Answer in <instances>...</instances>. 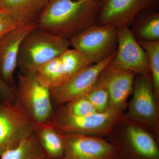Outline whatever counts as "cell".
<instances>
[{"mask_svg":"<svg viewBox=\"0 0 159 159\" xmlns=\"http://www.w3.org/2000/svg\"><path fill=\"white\" fill-rule=\"evenodd\" d=\"M100 2L50 0L37 20V28L68 39L97 24Z\"/></svg>","mask_w":159,"mask_h":159,"instance_id":"cell-1","label":"cell"},{"mask_svg":"<svg viewBox=\"0 0 159 159\" xmlns=\"http://www.w3.org/2000/svg\"><path fill=\"white\" fill-rule=\"evenodd\" d=\"M155 134L123 114L106 139L116 148L119 159H159L158 137Z\"/></svg>","mask_w":159,"mask_h":159,"instance_id":"cell-2","label":"cell"},{"mask_svg":"<svg viewBox=\"0 0 159 159\" xmlns=\"http://www.w3.org/2000/svg\"><path fill=\"white\" fill-rule=\"evenodd\" d=\"M70 41L36 28L21 43L17 57L20 73L37 72L40 68L69 49Z\"/></svg>","mask_w":159,"mask_h":159,"instance_id":"cell-3","label":"cell"},{"mask_svg":"<svg viewBox=\"0 0 159 159\" xmlns=\"http://www.w3.org/2000/svg\"><path fill=\"white\" fill-rule=\"evenodd\" d=\"M123 112L109 109L104 112L78 116L72 115L64 105L55 108L51 124L61 134H75L106 138L121 119Z\"/></svg>","mask_w":159,"mask_h":159,"instance_id":"cell-4","label":"cell"},{"mask_svg":"<svg viewBox=\"0 0 159 159\" xmlns=\"http://www.w3.org/2000/svg\"><path fill=\"white\" fill-rule=\"evenodd\" d=\"M16 89V100L35 123L51 122L55 111L51 89L40 80L36 72L20 73Z\"/></svg>","mask_w":159,"mask_h":159,"instance_id":"cell-5","label":"cell"},{"mask_svg":"<svg viewBox=\"0 0 159 159\" xmlns=\"http://www.w3.org/2000/svg\"><path fill=\"white\" fill-rule=\"evenodd\" d=\"M70 46L92 64L98 63L116 52L118 43L116 27L94 25L74 36Z\"/></svg>","mask_w":159,"mask_h":159,"instance_id":"cell-6","label":"cell"},{"mask_svg":"<svg viewBox=\"0 0 159 159\" xmlns=\"http://www.w3.org/2000/svg\"><path fill=\"white\" fill-rule=\"evenodd\" d=\"M133 97L124 116L144 125L158 136L159 101L150 76L139 75L134 80Z\"/></svg>","mask_w":159,"mask_h":159,"instance_id":"cell-7","label":"cell"},{"mask_svg":"<svg viewBox=\"0 0 159 159\" xmlns=\"http://www.w3.org/2000/svg\"><path fill=\"white\" fill-rule=\"evenodd\" d=\"M35 123L17 100L0 99V155L34 133Z\"/></svg>","mask_w":159,"mask_h":159,"instance_id":"cell-8","label":"cell"},{"mask_svg":"<svg viewBox=\"0 0 159 159\" xmlns=\"http://www.w3.org/2000/svg\"><path fill=\"white\" fill-rule=\"evenodd\" d=\"M116 28L118 36L116 52L107 68L116 70L131 71L136 74L151 76L147 55L129 27L122 25Z\"/></svg>","mask_w":159,"mask_h":159,"instance_id":"cell-9","label":"cell"},{"mask_svg":"<svg viewBox=\"0 0 159 159\" xmlns=\"http://www.w3.org/2000/svg\"><path fill=\"white\" fill-rule=\"evenodd\" d=\"M92 65L75 49H68L36 73L40 80L51 89L62 85Z\"/></svg>","mask_w":159,"mask_h":159,"instance_id":"cell-10","label":"cell"},{"mask_svg":"<svg viewBox=\"0 0 159 159\" xmlns=\"http://www.w3.org/2000/svg\"><path fill=\"white\" fill-rule=\"evenodd\" d=\"M61 135L64 159H119L115 147L103 138L75 134Z\"/></svg>","mask_w":159,"mask_h":159,"instance_id":"cell-11","label":"cell"},{"mask_svg":"<svg viewBox=\"0 0 159 159\" xmlns=\"http://www.w3.org/2000/svg\"><path fill=\"white\" fill-rule=\"evenodd\" d=\"M116 53L103 61L83 70L62 85L51 89V100L54 108L86 93L97 82Z\"/></svg>","mask_w":159,"mask_h":159,"instance_id":"cell-12","label":"cell"},{"mask_svg":"<svg viewBox=\"0 0 159 159\" xmlns=\"http://www.w3.org/2000/svg\"><path fill=\"white\" fill-rule=\"evenodd\" d=\"M158 0H102L97 25L129 27L140 12L152 9Z\"/></svg>","mask_w":159,"mask_h":159,"instance_id":"cell-13","label":"cell"},{"mask_svg":"<svg viewBox=\"0 0 159 159\" xmlns=\"http://www.w3.org/2000/svg\"><path fill=\"white\" fill-rule=\"evenodd\" d=\"M37 22L19 26L0 39V77L14 86V73L21 43L27 34L37 28Z\"/></svg>","mask_w":159,"mask_h":159,"instance_id":"cell-14","label":"cell"},{"mask_svg":"<svg viewBox=\"0 0 159 159\" xmlns=\"http://www.w3.org/2000/svg\"><path fill=\"white\" fill-rule=\"evenodd\" d=\"M135 75L131 71L116 70L106 68L100 77L108 91L109 108L123 112L127 106V99L132 93Z\"/></svg>","mask_w":159,"mask_h":159,"instance_id":"cell-15","label":"cell"},{"mask_svg":"<svg viewBox=\"0 0 159 159\" xmlns=\"http://www.w3.org/2000/svg\"><path fill=\"white\" fill-rule=\"evenodd\" d=\"M50 0H0V10L11 15L20 25L37 22Z\"/></svg>","mask_w":159,"mask_h":159,"instance_id":"cell-16","label":"cell"},{"mask_svg":"<svg viewBox=\"0 0 159 159\" xmlns=\"http://www.w3.org/2000/svg\"><path fill=\"white\" fill-rule=\"evenodd\" d=\"M34 132L47 157L53 159L63 158L64 144L62 135L51 122L35 123Z\"/></svg>","mask_w":159,"mask_h":159,"instance_id":"cell-17","label":"cell"},{"mask_svg":"<svg viewBox=\"0 0 159 159\" xmlns=\"http://www.w3.org/2000/svg\"><path fill=\"white\" fill-rule=\"evenodd\" d=\"M1 159H45L46 157L34 132L19 145L3 152Z\"/></svg>","mask_w":159,"mask_h":159,"instance_id":"cell-18","label":"cell"},{"mask_svg":"<svg viewBox=\"0 0 159 159\" xmlns=\"http://www.w3.org/2000/svg\"><path fill=\"white\" fill-rule=\"evenodd\" d=\"M138 42L148 57L155 95L159 101V41Z\"/></svg>","mask_w":159,"mask_h":159,"instance_id":"cell-19","label":"cell"},{"mask_svg":"<svg viewBox=\"0 0 159 159\" xmlns=\"http://www.w3.org/2000/svg\"><path fill=\"white\" fill-rule=\"evenodd\" d=\"M135 31L132 32L138 41H159L158 13H151L148 17L139 23Z\"/></svg>","mask_w":159,"mask_h":159,"instance_id":"cell-20","label":"cell"},{"mask_svg":"<svg viewBox=\"0 0 159 159\" xmlns=\"http://www.w3.org/2000/svg\"><path fill=\"white\" fill-rule=\"evenodd\" d=\"M84 95L88 99L98 112H104L109 109L108 91L100 76L96 83Z\"/></svg>","mask_w":159,"mask_h":159,"instance_id":"cell-21","label":"cell"},{"mask_svg":"<svg viewBox=\"0 0 159 159\" xmlns=\"http://www.w3.org/2000/svg\"><path fill=\"white\" fill-rule=\"evenodd\" d=\"M64 105L70 113L78 116H89L98 112L84 95L72 99Z\"/></svg>","mask_w":159,"mask_h":159,"instance_id":"cell-22","label":"cell"},{"mask_svg":"<svg viewBox=\"0 0 159 159\" xmlns=\"http://www.w3.org/2000/svg\"><path fill=\"white\" fill-rule=\"evenodd\" d=\"M20 23L11 15L0 11V39L10 31L18 28Z\"/></svg>","mask_w":159,"mask_h":159,"instance_id":"cell-23","label":"cell"},{"mask_svg":"<svg viewBox=\"0 0 159 159\" xmlns=\"http://www.w3.org/2000/svg\"><path fill=\"white\" fill-rule=\"evenodd\" d=\"M16 89L4 82L0 77V99L9 102L16 101Z\"/></svg>","mask_w":159,"mask_h":159,"instance_id":"cell-24","label":"cell"},{"mask_svg":"<svg viewBox=\"0 0 159 159\" xmlns=\"http://www.w3.org/2000/svg\"><path fill=\"white\" fill-rule=\"evenodd\" d=\"M45 159H63V158H61V159H53V158H48V157H46V158Z\"/></svg>","mask_w":159,"mask_h":159,"instance_id":"cell-25","label":"cell"},{"mask_svg":"<svg viewBox=\"0 0 159 159\" xmlns=\"http://www.w3.org/2000/svg\"><path fill=\"white\" fill-rule=\"evenodd\" d=\"M93 1H97V2H101L102 0H93Z\"/></svg>","mask_w":159,"mask_h":159,"instance_id":"cell-26","label":"cell"},{"mask_svg":"<svg viewBox=\"0 0 159 159\" xmlns=\"http://www.w3.org/2000/svg\"><path fill=\"white\" fill-rule=\"evenodd\" d=\"M0 11H1V10H0Z\"/></svg>","mask_w":159,"mask_h":159,"instance_id":"cell-27","label":"cell"}]
</instances>
